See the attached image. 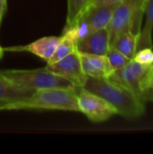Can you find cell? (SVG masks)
<instances>
[{"label": "cell", "instance_id": "obj_18", "mask_svg": "<svg viewBox=\"0 0 153 154\" xmlns=\"http://www.w3.org/2000/svg\"><path fill=\"white\" fill-rule=\"evenodd\" d=\"M133 60L142 65H147V66L151 65L153 64L152 49L150 47H147V48H142L137 51Z\"/></svg>", "mask_w": 153, "mask_h": 154}, {"label": "cell", "instance_id": "obj_10", "mask_svg": "<svg viewBox=\"0 0 153 154\" xmlns=\"http://www.w3.org/2000/svg\"><path fill=\"white\" fill-rule=\"evenodd\" d=\"M79 57L82 69L87 77L109 79L115 72L106 55L79 53Z\"/></svg>", "mask_w": 153, "mask_h": 154}, {"label": "cell", "instance_id": "obj_23", "mask_svg": "<svg viewBox=\"0 0 153 154\" xmlns=\"http://www.w3.org/2000/svg\"><path fill=\"white\" fill-rule=\"evenodd\" d=\"M4 106V104L3 103H0V111H2V106Z\"/></svg>", "mask_w": 153, "mask_h": 154}, {"label": "cell", "instance_id": "obj_14", "mask_svg": "<svg viewBox=\"0 0 153 154\" xmlns=\"http://www.w3.org/2000/svg\"><path fill=\"white\" fill-rule=\"evenodd\" d=\"M137 43L138 33L129 30L118 36L111 47H114L130 60H133L137 51Z\"/></svg>", "mask_w": 153, "mask_h": 154}, {"label": "cell", "instance_id": "obj_3", "mask_svg": "<svg viewBox=\"0 0 153 154\" xmlns=\"http://www.w3.org/2000/svg\"><path fill=\"white\" fill-rule=\"evenodd\" d=\"M14 84L32 91L45 88H76L70 82L51 72L46 67L35 69H8L0 71Z\"/></svg>", "mask_w": 153, "mask_h": 154}, {"label": "cell", "instance_id": "obj_20", "mask_svg": "<svg viewBox=\"0 0 153 154\" xmlns=\"http://www.w3.org/2000/svg\"><path fill=\"white\" fill-rule=\"evenodd\" d=\"M124 0H92L91 5H110L119 4Z\"/></svg>", "mask_w": 153, "mask_h": 154}, {"label": "cell", "instance_id": "obj_17", "mask_svg": "<svg viewBox=\"0 0 153 154\" xmlns=\"http://www.w3.org/2000/svg\"><path fill=\"white\" fill-rule=\"evenodd\" d=\"M106 57L115 71L120 69L131 60L129 58H127L125 55H124L114 47H110L109 51L106 53Z\"/></svg>", "mask_w": 153, "mask_h": 154}, {"label": "cell", "instance_id": "obj_6", "mask_svg": "<svg viewBox=\"0 0 153 154\" xmlns=\"http://www.w3.org/2000/svg\"><path fill=\"white\" fill-rule=\"evenodd\" d=\"M150 66L142 65L133 60H131L125 66L115 70L109 79L125 87L144 101L146 97L142 90V82L146 76Z\"/></svg>", "mask_w": 153, "mask_h": 154}, {"label": "cell", "instance_id": "obj_4", "mask_svg": "<svg viewBox=\"0 0 153 154\" xmlns=\"http://www.w3.org/2000/svg\"><path fill=\"white\" fill-rule=\"evenodd\" d=\"M144 8L145 0H124L118 4L107 26L110 46L118 36L129 30L139 33Z\"/></svg>", "mask_w": 153, "mask_h": 154}, {"label": "cell", "instance_id": "obj_13", "mask_svg": "<svg viewBox=\"0 0 153 154\" xmlns=\"http://www.w3.org/2000/svg\"><path fill=\"white\" fill-rule=\"evenodd\" d=\"M144 25L138 33L137 51L152 47V32H153V0H145L144 8Z\"/></svg>", "mask_w": 153, "mask_h": 154}, {"label": "cell", "instance_id": "obj_8", "mask_svg": "<svg viewBox=\"0 0 153 154\" xmlns=\"http://www.w3.org/2000/svg\"><path fill=\"white\" fill-rule=\"evenodd\" d=\"M60 36H45L29 44L4 48L5 51H26L40 57L48 62L54 54L60 41Z\"/></svg>", "mask_w": 153, "mask_h": 154}, {"label": "cell", "instance_id": "obj_21", "mask_svg": "<svg viewBox=\"0 0 153 154\" xmlns=\"http://www.w3.org/2000/svg\"><path fill=\"white\" fill-rule=\"evenodd\" d=\"M6 8H7V0H0V27Z\"/></svg>", "mask_w": 153, "mask_h": 154}, {"label": "cell", "instance_id": "obj_24", "mask_svg": "<svg viewBox=\"0 0 153 154\" xmlns=\"http://www.w3.org/2000/svg\"><path fill=\"white\" fill-rule=\"evenodd\" d=\"M3 55H4V53H1V52H0V59L3 57Z\"/></svg>", "mask_w": 153, "mask_h": 154}, {"label": "cell", "instance_id": "obj_7", "mask_svg": "<svg viewBox=\"0 0 153 154\" xmlns=\"http://www.w3.org/2000/svg\"><path fill=\"white\" fill-rule=\"evenodd\" d=\"M46 68L70 82L75 88H83L87 79L77 50L54 63H47Z\"/></svg>", "mask_w": 153, "mask_h": 154}, {"label": "cell", "instance_id": "obj_16", "mask_svg": "<svg viewBox=\"0 0 153 154\" xmlns=\"http://www.w3.org/2000/svg\"><path fill=\"white\" fill-rule=\"evenodd\" d=\"M56 51L47 63H54L77 50V43L69 36L62 34Z\"/></svg>", "mask_w": 153, "mask_h": 154}, {"label": "cell", "instance_id": "obj_11", "mask_svg": "<svg viewBox=\"0 0 153 154\" xmlns=\"http://www.w3.org/2000/svg\"><path fill=\"white\" fill-rule=\"evenodd\" d=\"M120 4V3H119ZM118 4L110 5H90L81 15L92 32L107 28Z\"/></svg>", "mask_w": 153, "mask_h": 154}, {"label": "cell", "instance_id": "obj_9", "mask_svg": "<svg viewBox=\"0 0 153 154\" xmlns=\"http://www.w3.org/2000/svg\"><path fill=\"white\" fill-rule=\"evenodd\" d=\"M110 41L107 28L95 31L87 35L77 44L79 53L106 55L110 49Z\"/></svg>", "mask_w": 153, "mask_h": 154}, {"label": "cell", "instance_id": "obj_15", "mask_svg": "<svg viewBox=\"0 0 153 154\" xmlns=\"http://www.w3.org/2000/svg\"><path fill=\"white\" fill-rule=\"evenodd\" d=\"M92 0H68V14L65 26L72 24L91 5Z\"/></svg>", "mask_w": 153, "mask_h": 154}, {"label": "cell", "instance_id": "obj_12", "mask_svg": "<svg viewBox=\"0 0 153 154\" xmlns=\"http://www.w3.org/2000/svg\"><path fill=\"white\" fill-rule=\"evenodd\" d=\"M34 91L21 88L0 73V103L4 105L9 102L28 97Z\"/></svg>", "mask_w": 153, "mask_h": 154}, {"label": "cell", "instance_id": "obj_19", "mask_svg": "<svg viewBox=\"0 0 153 154\" xmlns=\"http://www.w3.org/2000/svg\"><path fill=\"white\" fill-rule=\"evenodd\" d=\"M142 90L147 98V94L149 91H153V64L149 68V70L142 82Z\"/></svg>", "mask_w": 153, "mask_h": 154}, {"label": "cell", "instance_id": "obj_2", "mask_svg": "<svg viewBox=\"0 0 153 154\" xmlns=\"http://www.w3.org/2000/svg\"><path fill=\"white\" fill-rule=\"evenodd\" d=\"M20 109L78 112L77 88H54L35 90L26 98L6 103L2 106V111Z\"/></svg>", "mask_w": 153, "mask_h": 154}, {"label": "cell", "instance_id": "obj_1", "mask_svg": "<svg viewBox=\"0 0 153 154\" xmlns=\"http://www.w3.org/2000/svg\"><path fill=\"white\" fill-rule=\"evenodd\" d=\"M83 88L106 100L115 108L117 115L127 119H137L145 113L143 100L110 79L87 77Z\"/></svg>", "mask_w": 153, "mask_h": 154}, {"label": "cell", "instance_id": "obj_22", "mask_svg": "<svg viewBox=\"0 0 153 154\" xmlns=\"http://www.w3.org/2000/svg\"><path fill=\"white\" fill-rule=\"evenodd\" d=\"M0 52L1 53H5V51H4V48L0 45Z\"/></svg>", "mask_w": 153, "mask_h": 154}, {"label": "cell", "instance_id": "obj_5", "mask_svg": "<svg viewBox=\"0 0 153 154\" xmlns=\"http://www.w3.org/2000/svg\"><path fill=\"white\" fill-rule=\"evenodd\" d=\"M77 99L78 112L93 123H102L117 115L115 108L106 100L84 88H77Z\"/></svg>", "mask_w": 153, "mask_h": 154}]
</instances>
